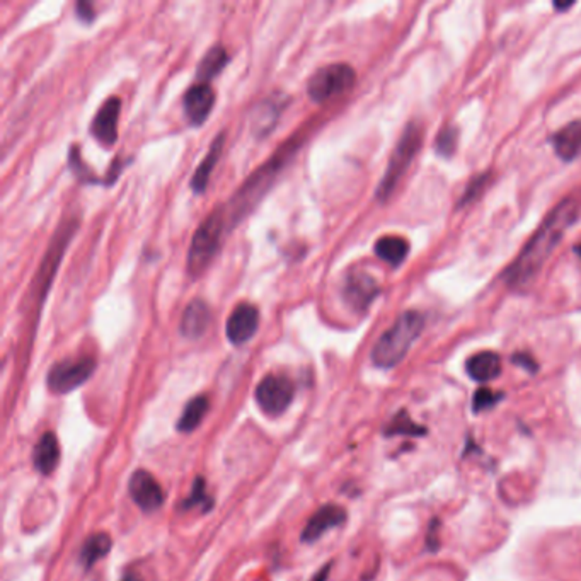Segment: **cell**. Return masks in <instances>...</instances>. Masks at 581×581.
I'll return each instance as SVG.
<instances>
[{"label": "cell", "mask_w": 581, "mask_h": 581, "mask_svg": "<svg viewBox=\"0 0 581 581\" xmlns=\"http://www.w3.org/2000/svg\"><path fill=\"white\" fill-rule=\"evenodd\" d=\"M75 11H77L79 19L84 21V22H91L95 18V11H94L93 4H89V2H79L75 5Z\"/></svg>", "instance_id": "cell-28"}, {"label": "cell", "mask_w": 581, "mask_h": 581, "mask_svg": "<svg viewBox=\"0 0 581 581\" xmlns=\"http://www.w3.org/2000/svg\"><path fill=\"white\" fill-rule=\"evenodd\" d=\"M513 361L519 363V365H522V367H525L530 372H535L537 370V363L530 356L525 355V353H519V355L513 358Z\"/></svg>", "instance_id": "cell-29"}, {"label": "cell", "mask_w": 581, "mask_h": 581, "mask_svg": "<svg viewBox=\"0 0 581 581\" xmlns=\"http://www.w3.org/2000/svg\"><path fill=\"white\" fill-rule=\"evenodd\" d=\"M457 137H459L457 129L445 127L444 130L438 133V137H436V152L440 155H445V157L452 155L453 150L457 147Z\"/></svg>", "instance_id": "cell-26"}, {"label": "cell", "mask_w": 581, "mask_h": 581, "mask_svg": "<svg viewBox=\"0 0 581 581\" xmlns=\"http://www.w3.org/2000/svg\"><path fill=\"white\" fill-rule=\"evenodd\" d=\"M224 210L217 208L206 217L205 222L198 227L191 241L187 254V273L198 277L213 260L224 232Z\"/></svg>", "instance_id": "cell-3"}, {"label": "cell", "mask_w": 581, "mask_h": 581, "mask_svg": "<svg viewBox=\"0 0 581 581\" xmlns=\"http://www.w3.org/2000/svg\"><path fill=\"white\" fill-rule=\"evenodd\" d=\"M94 370H95V361L91 356L67 358L58 361L50 369L46 382L52 393H72L91 378Z\"/></svg>", "instance_id": "cell-6"}, {"label": "cell", "mask_w": 581, "mask_h": 581, "mask_svg": "<svg viewBox=\"0 0 581 581\" xmlns=\"http://www.w3.org/2000/svg\"><path fill=\"white\" fill-rule=\"evenodd\" d=\"M329 571H331V564H326L320 571H319L318 575H316V578H312V581H326L328 580V577H329Z\"/></svg>", "instance_id": "cell-31"}, {"label": "cell", "mask_w": 581, "mask_h": 581, "mask_svg": "<svg viewBox=\"0 0 581 581\" xmlns=\"http://www.w3.org/2000/svg\"><path fill=\"white\" fill-rule=\"evenodd\" d=\"M425 328V318L419 312H404L394 322L372 350V361L378 369H393L410 352L412 343Z\"/></svg>", "instance_id": "cell-2"}, {"label": "cell", "mask_w": 581, "mask_h": 581, "mask_svg": "<svg viewBox=\"0 0 581 581\" xmlns=\"http://www.w3.org/2000/svg\"><path fill=\"white\" fill-rule=\"evenodd\" d=\"M210 410V403L206 395H196L195 399H191L185 408V411L181 414L176 428L183 433H189V431L196 430L200 427V423L203 421L206 412Z\"/></svg>", "instance_id": "cell-21"}, {"label": "cell", "mask_w": 581, "mask_h": 581, "mask_svg": "<svg viewBox=\"0 0 581 581\" xmlns=\"http://www.w3.org/2000/svg\"><path fill=\"white\" fill-rule=\"evenodd\" d=\"M224 135H217V138H215V142L212 144V147L208 150L203 162L200 164V168L196 169V172H195V176L191 179V187L195 189V193H203L206 187H208L212 170L219 164L220 154H222V149H224Z\"/></svg>", "instance_id": "cell-18"}, {"label": "cell", "mask_w": 581, "mask_h": 581, "mask_svg": "<svg viewBox=\"0 0 581 581\" xmlns=\"http://www.w3.org/2000/svg\"><path fill=\"white\" fill-rule=\"evenodd\" d=\"M575 251H577V253H578V254L581 256V244H578V245L575 247Z\"/></svg>", "instance_id": "cell-33"}, {"label": "cell", "mask_w": 581, "mask_h": 581, "mask_svg": "<svg viewBox=\"0 0 581 581\" xmlns=\"http://www.w3.org/2000/svg\"><path fill=\"white\" fill-rule=\"evenodd\" d=\"M121 581H144L137 573H133V571H127L125 575H123V578H121Z\"/></svg>", "instance_id": "cell-32"}, {"label": "cell", "mask_w": 581, "mask_h": 581, "mask_svg": "<svg viewBox=\"0 0 581 581\" xmlns=\"http://www.w3.org/2000/svg\"><path fill=\"white\" fill-rule=\"evenodd\" d=\"M377 294H378L377 281L372 277L363 275V273L352 275L350 280L346 283V288H344L346 300L358 311L367 309Z\"/></svg>", "instance_id": "cell-13"}, {"label": "cell", "mask_w": 581, "mask_h": 581, "mask_svg": "<svg viewBox=\"0 0 581 581\" xmlns=\"http://www.w3.org/2000/svg\"><path fill=\"white\" fill-rule=\"evenodd\" d=\"M427 430L419 425H416L410 418V414L406 411L397 412L394 416L391 425L386 428V435L393 436V435H411V436H419L425 435Z\"/></svg>", "instance_id": "cell-23"}, {"label": "cell", "mask_w": 581, "mask_h": 581, "mask_svg": "<svg viewBox=\"0 0 581 581\" xmlns=\"http://www.w3.org/2000/svg\"><path fill=\"white\" fill-rule=\"evenodd\" d=\"M355 71L346 63H333L319 69L307 82V94L314 103H326L348 93L355 84Z\"/></svg>", "instance_id": "cell-5"}, {"label": "cell", "mask_w": 581, "mask_h": 581, "mask_svg": "<svg viewBox=\"0 0 581 581\" xmlns=\"http://www.w3.org/2000/svg\"><path fill=\"white\" fill-rule=\"evenodd\" d=\"M112 537L108 534H94L91 535L80 549V562L84 564L86 569H91L94 564L101 561L103 558L108 556V552L112 551Z\"/></svg>", "instance_id": "cell-20"}, {"label": "cell", "mask_w": 581, "mask_h": 581, "mask_svg": "<svg viewBox=\"0 0 581 581\" xmlns=\"http://www.w3.org/2000/svg\"><path fill=\"white\" fill-rule=\"evenodd\" d=\"M431 534H428V545H430L431 551L436 549V530H438V520H433L430 525Z\"/></svg>", "instance_id": "cell-30"}, {"label": "cell", "mask_w": 581, "mask_h": 581, "mask_svg": "<svg viewBox=\"0 0 581 581\" xmlns=\"http://www.w3.org/2000/svg\"><path fill=\"white\" fill-rule=\"evenodd\" d=\"M502 399H503V394L494 393V391H491L487 387H483V389H479L474 394L472 410H474V412L486 411V410L494 408Z\"/></svg>", "instance_id": "cell-24"}, {"label": "cell", "mask_w": 581, "mask_h": 581, "mask_svg": "<svg viewBox=\"0 0 581 581\" xmlns=\"http://www.w3.org/2000/svg\"><path fill=\"white\" fill-rule=\"evenodd\" d=\"M129 491L133 502L144 511H155L164 503L162 487L159 486L155 477L144 469H138L131 474Z\"/></svg>", "instance_id": "cell-9"}, {"label": "cell", "mask_w": 581, "mask_h": 581, "mask_svg": "<svg viewBox=\"0 0 581 581\" xmlns=\"http://www.w3.org/2000/svg\"><path fill=\"white\" fill-rule=\"evenodd\" d=\"M210 309L203 300H193L185 311L183 319H181V333L183 336L189 337V339H196V337L203 336L205 335L206 328L210 324Z\"/></svg>", "instance_id": "cell-15"}, {"label": "cell", "mask_w": 581, "mask_h": 581, "mask_svg": "<svg viewBox=\"0 0 581 581\" xmlns=\"http://www.w3.org/2000/svg\"><path fill=\"white\" fill-rule=\"evenodd\" d=\"M260 324V312L253 303H239L227 319L225 333L232 344L241 346L256 335Z\"/></svg>", "instance_id": "cell-8"}, {"label": "cell", "mask_w": 581, "mask_h": 581, "mask_svg": "<svg viewBox=\"0 0 581 581\" xmlns=\"http://www.w3.org/2000/svg\"><path fill=\"white\" fill-rule=\"evenodd\" d=\"M468 374L476 382H489L502 374V358L494 352H483L468 360Z\"/></svg>", "instance_id": "cell-16"}, {"label": "cell", "mask_w": 581, "mask_h": 581, "mask_svg": "<svg viewBox=\"0 0 581 581\" xmlns=\"http://www.w3.org/2000/svg\"><path fill=\"white\" fill-rule=\"evenodd\" d=\"M227 62H228V55H227L224 46L217 45V46L210 48L205 56L202 58V62L198 63L196 77L200 79V82L208 84V80H212L213 77H217L222 72Z\"/></svg>", "instance_id": "cell-22"}, {"label": "cell", "mask_w": 581, "mask_h": 581, "mask_svg": "<svg viewBox=\"0 0 581 581\" xmlns=\"http://www.w3.org/2000/svg\"><path fill=\"white\" fill-rule=\"evenodd\" d=\"M33 462L37 472L43 476H50L58 468L60 445H58V438L52 431L45 433L37 440V447L33 452Z\"/></svg>", "instance_id": "cell-14"}, {"label": "cell", "mask_w": 581, "mask_h": 581, "mask_svg": "<svg viewBox=\"0 0 581 581\" xmlns=\"http://www.w3.org/2000/svg\"><path fill=\"white\" fill-rule=\"evenodd\" d=\"M410 253V243L399 236H386L375 243V254L382 261L397 266L406 260Z\"/></svg>", "instance_id": "cell-19"}, {"label": "cell", "mask_w": 581, "mask_h": 581, "mask_svg": "<svg viewBox=\"0 0 581 581\" xmlns=\"http://www.w3.org/2000/svg\"><path fill=\"white\" fill-rule=\"evenodd\" d=\"M421 129L416 123H410L406 127V130L403 133L397 147L394 149L393 157L389 161L387 170L384 174V179L380 183V187L377 189V196L378 200H387L393 195L394 189L399 185L401 178L404 176V172L411 166L414 155L418 154V150L421 147Z\"/></svg>", "instance_id": "cell-4"}, {"label": "cell", "mask_w": 581, "mask_h": 581, "mask_svg": "<svg viewBox=\"0 0 581 581\" xmlns=\"http://www.w3.org/2000/svg\"><path fill=\"white\" fill-rule=\"evenodd\" d=\"M196 505L202 506L203 510H210L212 505H213L212 498H210L208 493H206L205 479H202V477H198V479L195 481L193 491H191L189 498L185 502V508H193V506Z\"/></svg>", "instance_id": "cell-25"}, {"label": "cell", "mask_w": 581, "mask_h": 581, "mask_svg": "<svg viewBox=\"0 0 581 581\" xmlns=\"http://www.w3.org/2000/svg\"><path fill=\"white\" fill-rule=\"evenodd\" d=\"M120 110H121L120 97H110L94 116L91 133L94 138L104 147H112L118 138Z\"/></svg>", "instance_id": "cell-10"}, {"label": "cell", "mask_w": 581, "mask_h": 581, "mask_svg": "<svg viewBox=\"0 0 581 581\" xmlns=\"http://www.w3.org/2000/svg\"><path fill=\"white\" fill-rule=\"evenodd\" d=\"M577 220V205L571 200H564L554 212L544 220L532 239L525 244L522 254L517 258L505 273L506 285L510 288L525 286L534 280L549 260L554 247L560 244L564 232Z\"/></svg>", "instance_id": "cell-1"}, {"label": "cell", "mask_w": 581, "mask_h": 581, "mask_svg": "<svg viewBox=\"0 0 581 581\" xmlns=\"http://www.w3.org/2000/svg\"><path fill=\"white\" fill-rule=\"evenodd\" d=\"M213 104H215V91L212 89L210 84L198 82L193 87H189L183 99V108L189 125L200 127L210 116Z\"/></svg>", "instance_id": "cell-11"}, {"label": "cell", "mask_w": 581, "mask_h": 581, "mask_svg": "<svg viewBox=\"0 0 581 581\" xmlns=\"http://www.w3.org/2000/svg\"><path fill=\"white\" fill-rule=\"evenodd\" d=\"M295 387L285 375H266L256 387V403L262 412L280 416L294 401Z\"/></svg>", "instance_id": "cell-7"}, {"label": "cell", "mask_w": 581, "mask_h": 581, "mask_svg": "<svg viewBox=\"0 0 581 581\" xmlns=\"http://www.w3.org/2000/svg\"><path fill=\"white\" fill-rule=\"evenodd\" d=\"M552 144L561 159L573 161L581 152V120H577L554 133Z\"/></svg>", "instance_id": "cell-17"}, {"label": "cell", "mask_w": 581, "mask_h": 581, "mask_svg": "<svg viewBox=\"0 0 581 581\" xmlns=\"http://www.w3.org/2000/svg\"><path fill=\"white\" fill-rule=\"evenodd\" d=\"M486 181H487V176H479V178H476L470 185H469L468 189H466V195H464V198H462V202L461 203H468V202H472L483 189H485V187H486Z\"/></svg>", "instance_id": "cell-27"}, {"label": "cell", "mask_w": 581, "mask_h": 581, "mask_svg": "<svg viewBox=\"0 0 581 581\" xmlns=\"http://www.w3.org/2000/svg\"><path fill=\"white\" fill-rule=\"evenodd\" d=\"M344 522H346V510L343 506L333 505V503L320 506L305 525L302 532V541L316 543L322 534H326L331 528H336Z\"/></svg>", "instance_id": "cell-12"}]
</instances>
